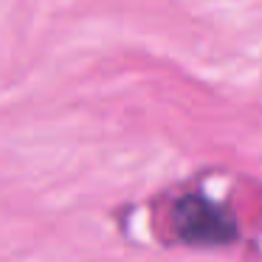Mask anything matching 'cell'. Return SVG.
Listing matches in <instances>:
<instances>
[{"label":"cell","mask_w":262,"mask_h":262,"mask_svg":"<svg viewBox=\"0 0 262 262\" xmlns=\"http://www.w3.org/2000/svg\"><path fill=\"white\" fill-rule=\"evenodd\" d=\"M172 226L183 243L192 245H223L237 237L234 217L203 194H186L172 209Z\"/></svg>","instance_id":"obj_1"}]
</instances>
